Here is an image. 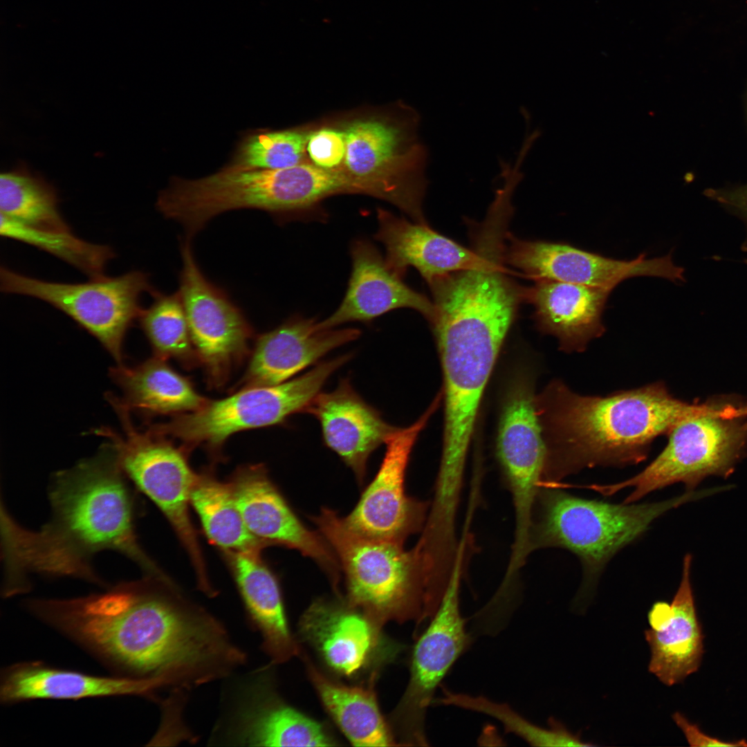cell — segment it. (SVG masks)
I'll list each match as a JSON object with an SVG mask.
<instances>
[{"mask_svg":"<svg viewBox=\"0 0 747 747\" xmlns=\"http://www.w3.org/2000/svg\"><path fill=\"white\" fill-rule=\"evenodd\" d=\"M125 476L115 447L107 443L93 457L56 474L49 489L52 517L39 531L24 528L1 508L4 596L28 591L31 573L104 584L91 563L103 550L118 552L152 577L165 578L138 544Z\"/></svg>","mask_w":747,"mask_h":747,"instance_id":"1","label":"cell"},{"mask_svg":"<svg viewBox=\"0 0 747 747\" xmlns=\"http://www.w3.org/2000/svg\"><path fill=\"white\" fill-rule=\"evenodd\" d=\"M546 462L543 482L584 468L644 461L654 440L699 407L655 382L605 396H583L554 381L537 398Z\"/></svg>","mask_w":747,"mask_h":747,"instance_id":"2","label":"cell"},{"mask_svg":"<svg viewBox=\"0 0 747 747\" xmlns=\"http://www.w3.org/2000/svg\"><path fill=\"white\" fill-rule=\"evenodd\" d=\"M335 553L346 580L345 600L380 629L389 621L423 624L424 579L413 548L375 539L351 529L335 511L322 508L311 517Z\"/></svg>","mask_w":747,"mask_h":747,"instance_id":"3","label":"cell"},{"mask_svg":"<svg viewBox=\"0 0 747 747\" xmlns=\"http://www.w3.org/2000/svg\"><path fill=\"white\" fill-rule=\"evenodd\" d=\"M690 498L684 495L659 502L614 504L542 484L533 511L529 552L546 547L571 551L582 564L587 589L618 551L639 537L658 517Z\"/></svg>","mask_w":747,"mask_h":747,"instance_id":"4","label":"cell"},{"mask_svg":"<svg viewBox=\"0 0 747 747\" xmlns=\"http://www.w3.org/2000/svg\"><path fill=\"white\" fill-rule=\"evenodd\" d=\"M663 451L645 469L625 481L588 485L609 496L631 488L630 504L658 489L681 482L693 490L710 476L726 477L747 451V405L730 399L700 403L667 434Z\"/></svg>","mask_w":747,"mask_h":747,"instance_id":"5","label":"cell"},{"mask_svg":"<svg viewBox=\"0 0 747 747\" xmlns=\"http://www.w3.org/2000/svg\"><path fill=\"white\" fill-rule=\"evenodd\" d=\"M351 192V182L340 172L302 163L279 169L223 167L208 176L188 180L183 196L191 220L205 227L218 215L240 209L263 210L283 222L314 210L329 196Z\"/></svg>","mask_w":747,"mask_h":747,"instance_id":"6","label":"cell"},{"mask_svg":"<svg viewBox=\"0 0 747 747\" xmlns=\"http://www.w3.org/2000/svg\"><path fill=\"white\" fill-rule=\"evenodd\" d=\"M418 116L409 110L400 122L355 119L342 129L343 171L361 194L385 199L416 222L427 223L423 201L427 185V151L418 141Z\"/></svg>","mask_w":747,"mask_h":747,"instance_id":"7","label":"cell"},{"mask_svg":"<svg viewBox=\"0 0 747 747\" xmlns=\"http://www.w3.org/2000/svg\"><path fill=\"white\" fill-rule=\"evenodd\" d=\"M352 356L347 353L320 362L305 374L278 385L243 388L226 398L209 400L199 409L152 427L178 439L187 450L201 445L216 455L237 432L281 424L294 414L304 413L329 377Z\"/></svg>","mask_w":747,"mask_h":747,"instance_id":"8","label":"cell"},{"mask_svg":"<svg viewBox=\"0 0 747 747\" xmlns=\"http://www.w3.org/2000/svg\"><path fill=\"white\" fill-rule=\"evenodd\" d=\"M116 413L122 433L107 427L98 429L96 433L110 441L125 475L167 517L190 557L200 587L209 591L204 558L189 513L198 474L189 465L187 450L174 446L152 427L138 430L127 409L119 407Z\"/></svg>","mask_w":747,"mask_h":747,"instance_id":"9","label":"cell"},{"mask_svg":"<svg viewBox=\"0 0 747 747\" xmlns=\"http://www.w3.org/2000/svg\"><path fill=\"white\" fill-rule=\"evenodd\" d=\"M0 288L42 300L62 311L97 338L118 365L122 364L125 335L142 311L141 297L155 290L147 275L138 270L68 284L32 278L3 266Z\"/></svg>","mask_w":747,"mask_h":747,"instance_id":"10","label":"cell"},{"mask_svg":"<svg viewBox=\"0 0 747 747\" xmlns=\"http://www.w3.org/2000/svg\"><path fill=\"white\" fill-rule=\"evenodd\" d=\"M466 556L459 552L441 601L414 645L409 679L393 712L394 732L405 746H428L425 719L434 694L459 658L470 647L460 608L461 580Z\"/></svg>","mask_w":747,"mask_h":747,"instance_id":"11","label":"cell"},{"mask_svg":"<svg viewBox=\"0 0 747 747\" xmlns=\"http://www.w3.org/2000/svg\"><path fill=\"white\" fill-rule=\"evenodd\" d=\"M178 293L192 344L208 381L222 386L248 351L252 328L243 311L203 273L185 237L181 244Z\"/></svg>","mask_w":747,"mask_h":747,"instance_id":"12","label":"cell"},{"mask_svg":"<svg viewBox=\"0 0 747 747\" xmlns=\"http://www.w3.org/2000/svg\"><path fill=\"white\" fill-rule=\"evenodd\" d=\"M440 400L439 395L416 422L398 427L387 440L385 456L375 477L353 510L344 517L351 529L370 537L400 544L411 535L422 531L429 505L407 495L405 473L418 436Z\"/></svg>","mask_w":747,"mask_h":747,"instance_id":"13","label":"cell"},{"mask_svg":"<svg viewBox=\"0 0 747 747\" xmlns=\"http://www.w3.org/2000/svg\"><path fill=\"white\" fill-rule=\"evenodd\" d=\"M504 261L536 281L550 280L615 288L635 277H656L672 282L684 281V270L672 255L648 259L645 254L631 260L607 257L564 242L519 239L509 232Z\"/></svg>","mask_w":747,"mask_h":747,"instance_id":"14","label":"cell"},{"mask_svg":"<svg viewBox=\"0 0 747 747\" xmlns=\"http://www.w3.org/2000/svg\"><path fill=\"white\" fill-rule=\"evenodd\" d=\"M228 483L249 531L268 545H281L313 560L338 590L340 565L318 532L306 527L293 512L262 465L239 467Z\"/></svg>","mask_w":747,"mask_h":747,"instance_id":"15","label":"cell"},{"mask_svg":"<svg viewBox=\"0 0 747 747\" xmlns=\"http://www.w3.org/2000/svg\"><path fill=\"white\" fill-rule=\"evenodd\" d=\"M360 333L354 328L321 329L314 318L293 315L257 337L241 389L286 382Z\"/></svg>","mask_w":747,"mask_h":747,"instance_id":"16","label":"cell"},{"mask_svg":"<svg viewBox=\"0 0 747 747\" xmlns=\"http://www.w3.org/2000/svg\"><path fill=\"white\" fill-rule=\"evenodd\" d=\"M351 256L352 270L345 295L330 316L318 322L320 328L333 329L350 322L367 323L400 308L414 309L432 320L433 302L407 286L373 243L355 241Z\"/></svg>","mask_w":747,"mask_h":747,"instance_id":"17","label":"cell"},{"mask_svg":"<svg viewBox=\"0 0 747 747\" xmlns=\"http://www.w3.org/2000/svg\"><path fill=\"white\" fill-rule=\"evenodd\" d=\"M232 718L231 741L249 746H332L325 726L285 703L266 673L245 685Z\"/></svg>","mask_w":747,"mask_h":747,"instance_id":"18","label":"cell"},{"mask_svg":"<svg viewBox=\"0 0 747 747\" xmlns=\"http://www.w3.org/2000/svg\"><path fill=\"white\" fill-rule=\"evenodd\" d=\"M304 413L319 421L324 444L351 468L360 483L366 476L370 455L398 428L386 422L347 378L341 379L333 391L320 392Z\"/></svg>","mask_w":747,"mask_h":747,"instance_id":"19","label":"cell"},{"mask_svg":"<svg viewBox=\"0 0 747 747\" xmlns=\"http://www.w3.org/2000/svg\"><path fill=\"white\" fill-rule=\"evenodd\" d=\"M691 556L683 559L682 578L670 605L658 601L648 611L645 637L651 656L649 671L671 686L696 672L701 661L703 635L690 580Z\"/></svg>","mask_w":747,"mask_h":747,"instance_id":"20","label":"cell"},{"mask_svg":"<svg viewBox=\"0 0 747 747\" xmlns=\"http://www.w3.org/2000/svg\"><path fill=\"white\" fill-rule=\"evenodd\" d=\"M157 681L98 676L52 667L42 661L12 664L1 670L0 701L11 705L35 699H71L136 695L153 698Z\"/></svg>","mask_w":747,"mask_h":747,"instance_id":"21","label":"cell"},{"mask_svg":"<svg viewBox=\"0 0 747 747\" xmlns=\"http://www.w3.org/2000/svg\"><path fill=\"white\" fill-rule=\"evenodd\" d=\"M614 288L540 280L525 290L539 329L558 340L562 351L582 352L606 328L602 314Z\"/></svg>","mask_w":747,"mask_h":747,"instance_id":"22","label":"cell"},{"mask_svg":"<svg viewBox=\"0 0 747 747\" xmlns=\"http://www.w3.org/2000/svg\"><path fill=\"white\" fill-rule=\"evenodd\" d=\"M300 632L333 670L346 676L368 664L376 647L378 629L362 612L341 602L317 600L299 621Z\"/></svg>","mask_w":747,"mask_h":747,"instance_id":"23","label":"cell"},{"mask_svg":"<svg viewBox=\"0 0 747 747\" xmlns=\"http://www.w3.org/2000/svg\"><path fill=\"white\" fill-rule=\"evenodd\" d=\"M375 239L385 248V260L402 277L415 268L427 284L437 277L471 267L476 259L467 248L430 228L378 209Z\"/></svg>","mask_w":747,"mask_h":747,"instance_id":"24","label":"cell"},{"mask_svg":"<svg viewBox=\"0 0 747 747\" xmlns=\"http://www.w3.org/2000/svg\"><path fill=\"white\" fill-rule=\"evenodd\" d=\"M248 620L262 638L272 663L288 661L301 653L289 627L280 587L261 555L225 551Z\"/></svg>","mask_w":747,"mask_h":747,"instance_id":"25","label":"cell"},{"mask_svg":"<svg viewBox=\"0 0 747 747\" xmlns=\"http://www.w3.org/2000/svg\"><path fill=\"white\" fill-rule=\"evenodd\" d=\"M166 360L154 356L133 367L118 365L110 371L122 389L124 405L143 414H181L203 407L209 400Z\"/></svg>","mask_w":747,"mask_h":747,"instance_id":"26","label":"cell"},{"mask_svg":"<svg viewBox=\"0 0 747 747\" xmlns=\"http://www.w3.org/2000/svg\"><path fill=\"white\" fill-rule=\"evenodd\" d=\"M302 657L322 705L353 746L399 745L382 714L372 686H349L333 681L317 669L307 656Z\"/></svg>","mask_w":747,"mask_h":747,"instance_id":"27","label":"cell"},{"mask_svg":"<svg viewBox=\"0 0 747 747\" xmlns=\"http://www.w3.org/2000/svg\"><path fill=\"white\" fill-rule=\"evenodd\" d=\"M190 502L210 542L224 551L261 555L268 546L246 527L228 482L219 481L210 470L198 474Z\"/></svg>","mask_w":747,"mask_h":747,"instance_id":"28","label":"cell"},{"mask_svg":"<svg viewBox=\"0 0 747 747\" xmlns=\"http://www.w3.org/2000/svg\"><path fill=\"white\" fill-rule=\"evenodd\" d=\"M55 188L20 167L0 176L1 214L26 226L71 232L59 213Z\"/></svg>","mask_w":747,"mask_h":747,"instance_id":"29","label":"cell"},{"mask_svg":"<svg viewBox=\"0 0 747 747\" xmlns=\"http://www.w3.org/2000/svg\"><path fill=\"white\" fill-rule=\"evenodd\" d=\"M432 705L454 706L488 715L499 721L506 733L513 734L533 746H594L582 740L554 719L549 720V728H542L524 718L508 704L483 696L455 692L443 687L442 695L435 697Z\"/></svg>","mask_w":747,"mask_h":747,"instance_id":"30","label":"cell"},{"mask_svg":"<svg viewBox=\"0 0 747 747\" xmlns=\"http://www.w3.org/2000/svg\"><path fill=\"white\" fill-rule=\"evenodd\" d=\"M151 305L138 319L155 356L174 358L187 366L198 360L178 291L165 294L154 290Z\"/></svg>","mask_w":747,"mask_h":747,"instance_id":"31","label":"cell"},{"mask_svg":"<svg viewBox=\"0 0 747 747\" xmlns=\"http://www.w3.org/2000/svg\"><path fill=\"white\" fill-rule=\"evenodd\" d=\"M0 234L46 251L75 267L91 279L104 276L115 253L108 246L93 244L72 232L42 230L26 226L1 214Z\"/></svg>","mask_w":747,"mask_h":747,"instance_id":"32","label":"cell"},{"mask_svg":"<svg viewBox=\"0 0 747 747\" xmlns=\"http://www.w3.org/2000/svg\"><path fill=\"white\" fill-rule=\"evenodd\" d=\"M311 131L257 129L245 132L223 167L233 170L279 169L302 163Z\"/></svg>","mask_w":747,"mask_h":747,"instance_id":"33","label":"cell"},{"mask_svg":"<svg viewBox=\"0 0 747 747\" xmlns=\"http://www.w3.org/2000/svg\"><path fill=\"white\" fill-rule=\"evenodd\" d=\"M343 130L323 127L311 131L306 150L313 165L329 171H338L345 156Z\"/></svg>","mask_w":747,"mask_h":747,"instance_id":"34","label":"cell"},{"mask_svg":"<svg viewBox=\"0 0 747 747\" xmlns=\"http://www.w3.org/2000/svg\"><path fill=\"white\" fill-rule=\"evenodd\" d=\"M672 719L683 732L690 746H747V741L744 739L723 741L705 734L697 725L691 723L680 712L674 713Z\"/></svg>","mask_w":747,"mask_h":747,"instance_id":"35","label":"cell"},{"mask_svg":"<svg viewBox=\"0 0 747 747\" xmlns=\"http://www.w3.org/2000/svg\"><path fill=\"white\" fill-rule=\"evenodd\" d=\"M708 195L747 215V185L730 190H708Z\"/></svg>","mask_w":747,"mask_h":747,"instance_id":"36","label":"cell"},{"mask_svg":"<svg viewBox=\"0 0 747 747\" xmlns=\"http://www.w3.org/2000/svg\"><path fill=\"white\" fill-rule=\"evenodd\" d=\"M438 327H451V328L465 329H472V330H497V331H504V332L508 333V331H506L501 330V329H472V328H464V327L450 326H439L433 327L432 329H434L438 328Z\"/></svg>","mask_w":747,"mask_h":747,"instance_id":"37","label":"cell"},{"mask_svg":"<svg viewBox=\"0 0 747 747\" xmlns=\"http://www.w3.org/2000/svg\"><path fill=\"white\" fill-rule=\"evenodd\" d=\"M557 483V484H558L557 483ZM558 485H559V484H558ZM562 486H564V485H562Z\"/></svg>","mask_w":747,"mask_h":747,"instance_id":"38","label":"cell"}]
</instances>
